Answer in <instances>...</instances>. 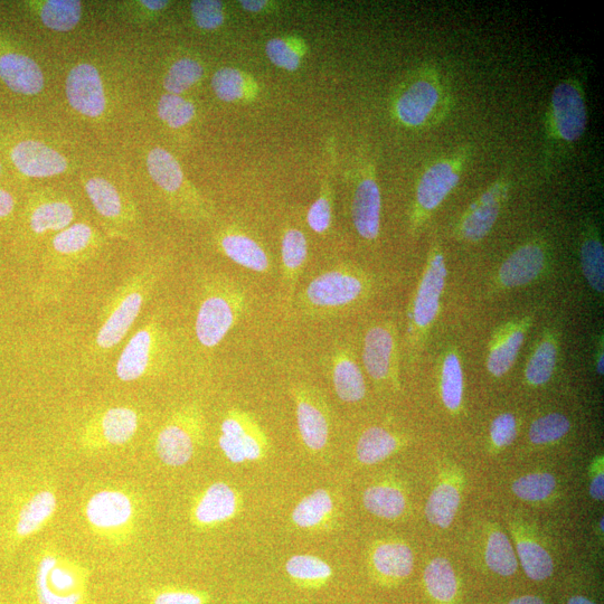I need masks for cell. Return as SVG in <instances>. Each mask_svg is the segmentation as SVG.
Listing matches in <instances>:
<instances>
[{
  "instance_id": "cell-1",
  "label": "cell",
  "mask_w": 604,
  "mask_h": 604,
  "mask_svg": "<svg viewBox=\"0 0 604 604\" xmlns=\"http://www.w3.org/2000/svg\"><path fill=\"white\" fill-rule=\"evenodd\" d=\"M162 276L158 264L132 273L113 292L102 311L101 323L94 339V348L106 354L116 348L134 327L141 311Z\"/></svg>"
},
{
  "instance_id": "cell-2",
  "label": "cell",
  "mask_w": 604,
  "mask_h": 604,
  "mask_svg": "<svg viewBox=\"0 0 604 604\" xmlns=\"http://www.w3.org/2000/svg\"><path fill=\"white\" fill-rule=\"evenodd\" d=\"M448 83L434 68H422L405 80L393 101L396 121L411 129L439 124L451 110Z\"/></svg>"
},
{
  "instance_id": "cell-3",
  "label": "cell",
  "mask_w": 604,
  "mask_h": 604,
  "mask_svg": "<svg viewBox=\"0 0 604 604\" xmlns=\"http://www.w3.org/2000/svg\"><path fill=\"white\" fill-rule=\"evenodd\" d=\"M101 245L99 232L88 223H73L68 229L53 235L44 266L46 294L59 297L68 289L79 270L96 256Z\"/></svg>"
},
{
  "instance_id": "cell-4",
  "label": "cell",
  "mask_w": 604,
  "mask_h": 604,
  "mask_svg": "<svg viewBox=\"0 0 604 604\" xmlns=\"http://www.w3.org/2000/svg\"><path fill=\"white\" fill-rule=\"evenodd\" d=\"M139 516L134 495L120 488H105L94 493L84 506V517L94 535L121 544L134 534Z\"/></svg>"
},
{
  "instance_id": "cell-5",
  "label": "cell",
  "mask_w": 604,
  "mask_h": 604,
  "mask_svg": "<svg viewBox=\"0 0 604 604\" xmlns=\"http://www.w3.org/2000/svg\"><path fill=\"white\" fill-rule=\"evenodd\" d=\"M588 126V109L581 83L573 78L555 86L546 117V138L555 148L577 144Z\"/></svg>"
},
{
  "instance_id": "cell-6",
  "label": "cell",
  "mask_w": 604,
  "mask_h": 604,
  "mask_svg": "<svg viewBox=\"0 0 604 604\" xmlns=\"http://www.w3.org/2000/svg\"><path fill=\"white\" fill-rule=\"evenodd\" d=\"M470 156V148L464 147L436 160L424 169L415 191L413 229L420 228L455 190Z\"/></svg>"
},
{
  "instance_id": "cell-7",
  "label": "cell",
  "mask_w": 604,
  "mask_h": 604,
  "mask_svg": "<svg viewBox=\"0 0 604 604\" xmlns=\"http://www.w3.org/2000/svg\"><path fill=\"white\" fill-rule=\"evenodd\" d=\"M89 573L69 558L47 552L37 565L36 594L39 604H83Z\"/></svg>"
},
{
  "instance_id": "cell-8",
  "label": "cell",
  "mask_w": 604,
  "mask_h": 604,
  "mask_svg": "<svg viewBox=\"0 0 604 604\" xmlns=\"http://www.w3.org/2000/svg\"><path fill=\"white\" fill-rule=\"evenodd\" d=\"M244 305L241 290L223 282L213 283L198 306L195 322L198 343L205 348L219 346L237 324Z\"/></svg>"
},
{
  "instance_id": "cell-9",
  "label": "cell",
  "mask_w": 604,
  "mask_h": 604,
  "mask_svg": "<svg viewBox=\"0 0 604 604\" xmlns=\"http://www.w3.org/2000/svg\"><path fill=\"white\" fill-rule=\"evenodd\" d=\"M205 421L203 413L194 405L174 412L160 428L155 439V452L168 467H183L204 445Z\"/></svg>"
},
{
  "instance_id": "cell-10",
  "label": "cell",
  "mask_w": 604,
  "mask_h": 604,
  "mask_svg": "<svg viewBox=\"0 0 604 604\" xmlns=\"http://www.w3.org/2000/svg\"><path fill=\"white\" fill-rule=\"evenodd\" d=\"M368 285L362 273L346 267L326 271L309 282L302 304L310 311L332 313L356 304Z\"/></svg>"
},
{
  "instance_id": "cell-11",
  "label": "cell",
  "mask_w": 604,
  "mask_h": 604,
  "mask_svg": "<svg viewBox=\"0 0 604 604\" xmlns=\"http://www.w3.org/2000/svg\"><path fill=\"white\" fill-rule=\"evenodd\" d=\"M219 446L233 465L266 459L271 449L267 433L248 412L231 409L224 415L220 428Z\"/></svg>"
},
{
  "instance_id": "cell-12",
  "label": "cell",
  "mask_w": 604,
  "mask_h": 604,
  "mask_svg": "<svg viewBox=\"0 0 604 604\" xmlns=\"http://www.w3.org/2000/svg\"><path fill=\"white\" fill-rule=\"evenodd\" d=\"M140 419L130 407H113L94 415L84 426L80 445L84 451H101L127 445L138 432Z\"/></svg>"
},
{
  "instance_id": "cell-13",
  "label": "cell",
  "mask_w": 604,
  "mask_h": 604,
  "mask_svg": "<svg viewBox=\"0 0 604 604\" xmlns=\"http://www.w3.org/2000/svg\"><path fill=\"white\" fill-rule=\"evenodd\" d=\"M243 507V497L237 488L216 481L198 494L190 509L191 524L197 530H211L232 521Z\"/></svg>"
},
{
  "instance_id": "cell-14",
  "label": "cell",
  "mask_w": 604,
  "mask_h": 604,
  "mask_svg": "<svg viewBox=\"0 0 604 604\" xmlns=\"http://www.w3.org/2000/svg\"><path fill=\"white\" fill-rule=\"evenodd\" d=\"M509 188L511 184L507 179L499 178L468 206L458 226L461 239L476 243L487 237L507 201Z\"/></svg>"
},
{
  "instance_id": "cell-15",
  "label": "cell",
  "mask_w": 604,
  "mask_h": 604,
  "mask_svg": "<svg viewBox=\"0 0 604 604\" xmlns=\"http://www.w3.org/2000/svg\"><path fill=\"white\" fill-rule=\"evenodd\" d=\"M447 273L440 245H434L412 306V325L418 332L428 329L439 314Z\"/></svg>"
},
{
  "instance_id": "cell-16",
  "label": "cell",
  "mask_w": 604,
  "mask_h": 604,
  "mask_svg": "<svg viewBox=\"0 0 604 604\" xmlns=\"http://www.w3.org/2000/svg\"><path fill=\"white\" fill-rule=\"evenodd\" d=\"M65 92L72 109L84 117L98 119L107 110L105 84L96 65H74L66 77Z\"/></svg>"
},
{
  "instance_id": "cell-17",
  "label": "cell",
  "mask_w": 604,
  "mask_h": 604,
  "mask_svg": "<svg viewBox=\"0 0 604 604\" xmlns=\"http://www.w3.org/2000/svg\"><path fill=\"white\" fill-rule=\"evenodd\" d=\"M296 403V417L302 445L313 453L323 452L330 438V419L327 407L313 391L305 386L292 390Z\"/></svg>"
},
{
  "instance_id": "cell-18",
  "label": "cell",
  "mask_w": 604,
  "mask_h": 604,
  "mask_svg": "<svg viewBox=\"0 0 604 604\" xmlns=\"http://www.w3.org/2000/svg\"><path fill=\"white\" fill-rule=\"evenodd\" d=\"M84 190L94 211L106 223L110 233L124 237L135 223L134 206L125 200L115 184L100 176L88 178L84 182Z\"/></svg>"
},
{
  "instance_id": "cell-19",
  "label": "cell",
  "mask_w": 604,
  "mask_h": 604,
  "mask_svg": "<svg viewBox=\"0 0 604 604\" xmlns=\"http://www.w3.org/2000/svg\"><path fill=\"white\" fill-rule=\"evenodd\" d=\"M372 578L382 587H395L409 578L414 569V554L409 544L383 540L373 544L368 556Z\"/></svg>"
},
{
  "instance_id": "cell-20",
  "label": "cell",
  "mask_w": 604,
  "mask_h": 604,
  "mask_svg": "<svg viewBox=\"0 0 604 604\" xmlns=\"http://www.w3.org/2000/svg\"><path fill=\"white\" fill-rule=\"evenodd\" d=\"M160 335V326L153 320L129 339L116 365V374L121 382H135L148 373L157 355Z\"/></svg>"
},
{
  "instance_id": "cell-21",
  "label": "cell",
  "mask_w": 604,
  "mask_h": 604,
  "mask_svg": "<svg viewBox=\"0 0 604 604\" xmlns=\"http://www.w3.org/2000/svg\"><path fill=\"white\" fill-rule=\"evenodd\" d=\"M11 158L17 171L30 178H51L69 169V160L59 150L37 140L16 144Z\"/></svg>"
},
{
  "instance_id": "cell-22",
  "label": "cell",
  "mask_w": 604,
  "mask_h": 604,
  "mask_svg": "<svg viewBox=\"0 0 604 604\" xmlns=\"http://www.w3.org/2000/svg\"><path fill=\"white\" fill-rule=\"evenodd\" d=\"M382 197L375 169H366L358 182L352 203V217L360 237L367 241L379 238L381 230Z\"/></svg>"
},
{
  "instance_id": "cell-23",
  "label": "cell",
  "mask_w": 604,
  "mask_h": 604,
  "mask_svg": "<svg viewBox=\"0 0 604 604\" xmlns=\"http://www.w3.org/2000/svg\"><path fill=\"white\" fill-rule=\"evenodd\" d=\"M546 252L540 242L526 243L502 264L498 282L506 289L523 287L535 281L545 269Z\"/></svg>"
},
{
  "instance_id": "cell-24",
  "label": "cell",
  "mask_w": 604,
  "mask_h": 604,
  "mask_svg": "<svg viewBox=\"0 0 604 604\" xmlns=\"http://www.w3.org/2000/svg\"><path fill=\"white\" fill-rule=\"evenodd\" d=\"M0 80L8 89L23 96H37L45 86L41 66L30 56L16 52L0 55Z\"/></svg>"
},
{
  "instance_id": "cell-25",
  "label": "cell",
  "mask_w": 604,
  "mask_h": 604,
  "mask_svg": "<svg viewBox=\"0 0 604 604\" xmlns=\"http://www.w3.org/2000/svg\"><path fill=\"white\" fill-rule=\"evenodd\" d=\"M531 326V318L516 320L498 330L490 345L487 367L490 374L502 377L511 370Z\"/></svg>"
},
{
  "instance_id": "cell-26",
  "label": "cell",
  "mask_w": 604,
  "mask_h": 604,
  "mask_svg": "<svg viewBox=\"0 0 604 604\" xmlns=\"http://www.w3.org/2000/svg\"><path fill=\"white\" fill-rule=\"evenodd\" d=\"M395 347L394 332L389 326L377 325L366 333L363 362L366 372L374 381L384 382L392 376Z\"/></svg>"
},
{
  "instance_id": "cell-27",
  "label": "cell",
  "mask_w": 604,
  "mask_h": 604,
  "mask_svg": "<svg viewBox=\"0 0 604 604\" xmlns=\"http://www.w3.org/2000/svg\"><path fill=\"white\" fill-rule=\"evenodd\" d=\"M335 516L333 494L320 488L300 500L291 513V522L302 531L319 532L328 530Z\"/></svg>"
},
{
  "instance_id": "cell-28",
  "label": "cell",
  "mask_w": 604,
  "mask_h": 604,
  "mask_svg": "<svg viewBox=\"0 0 604 604\" xmlns=\"http://www.w3.org/2000/svg\"><path fill=\"white\" fill-rule=\"evenodd\" d=\"M75 219V210L68 198L49 196L37 202L28 216V225L36 237L55 235L68 229Z\"/></svg>"
},
{
  "instance_id": "cell-29",
  "label": "cell",
  "mask_w": 604,
  "mask_h": 604,
  "mask_svg": "<svg viewBox=\"0 0 604 604\" xmlns=\"http://www.w3.org/2000/svg\"><path fill=\"white\" fill-rule=\"evenodd\" d=\"M217 243L224 256L238 266L258 273L269 272L271 264L267 252L249 235L230 230L222 233Z\"/></svg>"
},
{
  "instance_id": "cell-30",
  "label": "cell",
  "mask_w": 604,
  "mask_h": 604,
  "mask_svg": "<svg viewBox=\"0 0 604 604\" xmlns=\"http://www.w3.org/2000/svg\"><path fill=\"white\" fill-rule=\"evenodd\" d=\"M58 511V496L54 489L45 488L34 494L18 512L15 524V532L21 539H26L36 533L52 521Z\"/></svg>"
},
{
  "instance_id": "cell-31",
  "label": "cell",
  "mask_w": 604,
  "mask_h": 604,
  "mask_svg": "<svg viewBox=\"0 0 604 604\" xmlns=\"http://www.w3.org/2000/svg\"><path fill=\"white\" fill-rule=\"evenodd\" d=\"M363 505L368 513L386 521H395L407 511L408 502L396 481L382 480L364 490Z\"/></svg>"
},
{
  "instance_id": "cell-32",
  "label": "cell",
  "mask_w": 604,
  "mask_h": 604,
  "mask_svg": "<svg viewBox=\"0 0 604 604\" xmlns=\"http://www.w3.org/2000/svg\"><path fill=\"white\" fill-rule=\"evenodd\" d=\"M332 381L339 399L345 403L361 402L366 396V383L361 367L344 349L332 361Z\"/></svg>"
},
{
  "instance_id": "cell-33",
  "label": "cell",
  "mask_w": 604,
  "mask_h": 604,
  "mask_svg": "<svg viewBox=\"0 0 604 604\" xmlns=\"http://www.w3.org/2000/svg\"><path fill=\"white\" fill-rule=\"evenodd\" d=\"M147 171L153 182L169 196L183 198L186 178L175 156L162 147L151 149L146 158Z\"/></svg>"
},
{
  "instance_id": "cell-34",
  "label": "cell",
  "mask_w": 604,
  "mask_h": 604,
  "mask_svg": "<svg viewBox=\"0 0 604 604\" xmlns=\"http://www.w3.org/2000/svg\"><path fill=\"white\" fill-rule=\"evenodd\" d=\"M286 573L299 589L320 590L333 579L332 566L313 554H296L286 562Z\"/></svg>"
},
{
  "instance_id": "cell-35",
  "label": "cell",
  "mask_w": 604,
  "mask_h": 604,
  "mask_svg": "<svg viewBox=\"0 0 604 604\" xmlns=\"http://www.w3.org/2000/svg\"><path fill=\"white\" fill-rule=\"evenodd\" d=\"M401 448V440L382 427L366 429L356 445V458L360 464L373 466L389 459Z\"/></svg>"
},
{
  "instance_id": "cell-36",
  "label": "cell",
  "mask_w": 604,
  "mask_h": 604,
  "mask_svg": "<svg viewBox=\"0 0 604 604\" xmlns=\"http://www.w3.org/2000/svg\"><path fill=\"white\" fill-rule=\"evenodd\" d=\"M461 502L459 484L455 480L441 481L431 493L426 515L428 521L434 526L448 528L451 526L458 513Z\"/></svg>"
},
{
  "instance_id": "cell-37",
  "label": "cell",
  "mask_w": 604,
  "mask_h": 604,
  "mask_svg": "<svg viewBox=\"0 0 604 604\" xmlns=\"http://www.w3.org/2000/svg\"><path fill=\"white\" fill-rule=\"evenodd\" d=\"M216 97L223 102L233 103L257 97L258 83L251 75L235 68L217 70L212 78Z\"/></svg>"
},
{
  "instance_id": "cell-38",
  "label": "cell",
  "mask_w": 604,
  "mask_h": 604,
  "mask_svg": "<svg viewBox=\"0 0 604 604\" xmlns=\"http://www.w3.org/2000/svg\"><path fill=\"white\" fill-rule=\"evenodd\" d=\"M308 258V242L304 232L288 229L281 241L283 279L290 291L295 292L297 280Z\"/></svg>"
},
{
  "instance_id": "cell-39",
  "label": "cell",
  "mask_w": 604,
  "mask_h": 604,
  "mask_svg": "<svg viewBox=\"0 0 604 604\" xmlns=\"http://www.w3.org/2000/svg\"><path fill=\"white\" fill-rule=\"evenodd\" d=\"M424 584L430 597L440 604H453L459 592L455 570L447 559L432 560L424 570Z\"/></svg>"
},
{
  "instance_id": "cell-40",
  "label": "cell",
  "mask_w": 604,
  "mask_h": 604,
  "mask_svg": "<svg viewBox=\"0 0 604 604\" xmlns=\"http://www.w3.org/2000/svg\"><path fill=\"white\" fill-rule=\"evenodd\" d=\"M516 550L519 562L527 577L542 582L552 577L554 561L545 547L531 537L515 534Z\"/></svg>"
},
{
  "instance_id": "cell-41",
  "label": "cell",
  "mask_w": 604,
  "mask_h": 604,
  "mask_svg": "<svg viewBox=\"0 0 604 604\" xmlns=\"http://www.w3.org/2000/svg\"><path fill=\"white\" fill-rule=\"evenodd\" d=\"M82 3L78 0H46L39 3V17L53 32H71L82 18Z\"/></svg>"
},
{
  "instance_id": "cell-42",
  "label": "cell",
  "mask_w": 604,
  "mask_h": 604,
  "mask_svg": "<svg viewBox=\"0 0 604 604\" xmlns=\"http://www.w3.org/2000/svg\"><path fill=\"white\" fill-rule=\"evenodd\" d=\"M580 260L584 278L594 291L602 294L604 289V249L598 231L591 229L584 233Z\"/></svg>"
},
{
  "instance_id": "cell-43",
  "label": "cell",
  "mask_w": 604,
  "mask_h": 604,
  "mask_svg": "<svg viewBox=\"0 0 604 604\" xmlns=\"http://www.w3.org/2000/svg\"><path fill=\"white\" fill-rule=\"evenodd\" d=\"M485 562L488 569L500 577H512L517 572L518 562L514 546L504 532L494 530L489 534Z\"/></svg>"
},
{
  "instance_id": "cell-44",
  "label": "cell",
  "mask_w": 604,
  "mask_h": 604,
  "mask_svg": "<svg viewBox=\"0 0 604 604\" xmlns=\"http://www.w3.org/2000/svg\"><path fill=\"white\" fill-rule=\"evenodd\" d=\"M440 390L446 408L457 412L464 400V371L456 353H449L443 361Z\"/></svg>"
},
{
  "instance_id": "cell-45",
  "label": "cell",
  "mask_w": 604,
  "mask_h": 604,
  "mask_svg": "<svg viewBox=\"0 0 604 604\" xmlns=\"http://www.w3.org/2000/svg\"><path fill=\"white\" fill-rule=\"evenodd\" d=\"M558 363V345L552 337L544 338L536 347L525 371L526 380L534 386H541L551 380Z\"/></svg>"
},
{
  "instance_id": "cell-46",
  "label": "cell",
  "mask_w": 604,
  "mask_h": 604,
  "mask_svg": "<svg viewBox=\"0 0 604 604\" xmlns=\"http://www.w3.org/2000/svg\"><path fill=\"white\" fill-rule=\"evenodd\" d=\"M203 75L204 66L201 62L191 58L179 59L166 72L164 89L167 93L181 96L200 82Z\"/></svg>"
},
{
  "instance_id": "cell-47",
  "label": "cell",
  "mask_w": 604,
  "mask_h": 604,
  "mask_svg": "<svg viewBox=\"0 0 604 604\" xmlns=\"http://www.w3.org/2000/svg\"><path fill=\"white\" fill-rule=\"evenodd\" d=\"M307 52L304 41L296 37H278L266 45L269 60L278 68L294 72L299 69L302 58Z\"/></svg>"
},
{
  "instance_id": "cell-48",
  "label": "cell",
  "mask_w": 604,
  "mask_h": 604,
  "mask_svg": "<svg viewBox=\"0 0 604 604\" xmlns=\"http://www.w3.org/2000/svg\"><path fill=\"white\" fill-rule=\"evenodd\" d=\"M157 115L167 127L181 129L195 118L196 107L182 96L166 93L157 103Z\"/></svg>"
},
{
  "instance_id": "cell-49",
  "label": "cell",
  "mask_w": 604,
  "mask_h": 604,
  "mask_svg": "<svg viewBox=\"0 0 604 604\" xmlns=\"http://www.w3.org/2000/svg\"><path fill=\"white\" fill-rule=\"evenodd\" d=\"M556 478L549 473L528 474L514 481L512 486L516 497L526 502H543L555 492Z\"/></svg>"
},
{
  "instance_id": "cell-50",
  "label": "cell",
  "mask_w": 604,
  "mask_h": 604,
  "mask_svg": "<svg viewBox=\"0 0 604 604\" xmlns=\"http://www.w3.org/2000/svg\"><path fill=\"white\" fill-rule=\"evenodd\" d=\"M570 429L571 423L565 415L550 413L533 422L528 437L534 445H549L564 438Z\"/></svg>"
},
{
  "instance_id": "cell-51",
  "label": "cell",
  "mask_w": 604,
  "mask_h": 604,
  "mask_svg": "<svg viewBox=\"0 0 604 604\" xmlns=\"http://www.w3.org/2000/svg\"><path fill=\"white\" fill-rule=\"evenodd\" d=\"M148 599L151 604H209V593L183 587H159L149 590Z\"/></svg>"
},
{
  "instance_id": "cell-52",
  "label": "cell",
  "mask_w": 604,
  "mask_h": 604,
  "mask_svg": "<svg viewBox=\"0 0 604 604\" xmlns=\"http://www.w3.org/2000/svg\"><path fill=\"white\" fill-rule=\"evenodd\" d=\"M191 13L194 23L203 31H215L225 22L224 5L216 0H195Z\"/></svg>"
},
{
  "instance_id": "cell-53",
  "label": "cell",
  "mask_w": 604,
  "mask_h": 604,
  "mask_svg": "<svg viewBox=\"0 0 604 604\" xmlns=\"http://www.w3.org/2000/svg\"><path fill=\"white\" fill-rule=\"evenodd\" d=\"M333 222V194L329 187L323 188L320 195L307 214L309 228L317 234H324Z\"/></svg>"
},
{
  "instance_id": "cell-54",
  "label": "cell",
  "mask_w": 604,
  "mask_h": 604,
  "mask_svg": "<svg viewBox=\"0 0 604 604\" xmlns=\"http://www.w3.org/2000/svg\"><path fill=\"white\" fill-rule=\"evenodd\" d=\"M517 437V421L513 414L503 413L493 421L490 427V438L499 449L512 445Z\"/></svg>"
},
{
  "instance_id": "cell-55",
  "label": "cell",
  "mask_w": 604,
  "mask_h": 604,
  "mask_svg": "<svg viewBox=\"0 0 604 604\" xmlns=\"http://www.w3.org/2000/svg\"><path fill=\"white\" fill-rule=\"evenodd\" d=\"M597 469L593 470V476L590 483V495L593 499L601 502L604 498V474H603V458L598 460Z\"/></svg>"
},
{
  "instance_id": "cell-56",
  "label": "cell",
  "mask_w": 604,
  "mask_h": 604,
  "mask_svg": "<svg viewBox=\"0 0 604 604\" xmlns=\"http://www.w3.org/2000/svg\"><path fill=\"white\" fill-rule=\"evenodd\" d=\"M15 209V200L11 193L0 190V219L12 214Z\"/></svg>"
},
{
  "instance_id": "cell-57",
  "label": "cell",
  "mask_w": 604,
  "mask_h": 604,
  "mask_svg": "<svg viewBox=\"0 0 604 604\" xmlns=\"http://www.w3.org/2000/svg\"><path fill=\"white\" fill-rule=\"evenodd\" d=\"M141 7H144L149 13H159L164 11L169 5L165 0H141L138 3Z\"/></svg>"
},
{
  "instance_id": "cell-58",
  "label": "cell",
  "mask_w": 604,
  "mask_h": 604,
  "mask_svg": "<svg viewBox=\"0 0 604 604\" xmlns=\"http://www.w3.org/2000/svg\"><path fill=\"white\" fill-rule=\"evenodd\" d=\"M240 4L245 11L253 14L262 12L268 6L267 2H261V0H242Z\"/></svg>"
},
{
  "instance_id": "cell-59",
  "label": "cell",
  "mask_w": 604,
  "mask_h": 604,
  "mask_svg": "<svg viewBox=\"0 0 604 604\" xmlns=\"http://www.w3.org/2000/svg\"><path fill=\"white\" fill-rule=\"evenodd\" d=\"M503 604H546L541 598L536 596H523L515 598Z\"/></svg>"
},
{
  "instance_id": "cell-60",
  "label": "cell",
  "mask_w": 604,
  "mask_h": 604,
  "mask_svg": "<svg viewBox=\"0 0 604 604\" xmlns=\"http://www.w3.org/2000/svg\"><path fill=\"white\" fill-rule=\"evenodd\" d=\"M568 604H598L584 596H573L569 599Z\"/></svg>"
},
{
  "instance_id": "cell-61",
  "label": "cell",
  "mask_w": 604,
  "mask_h": 604,
  "mask_svg": "<svg viewBox=\"0 0 604 604\" xmlns=\"http://www.w3.org/2000/svg\"><path fill=\"white\" fill-rule=\"evenodd\" d=\"M603 367V353H601L597 364V371L600 375H603Z\"/></svg>"
},
{
  "instance_id": "cell-62",
  "label": "cell",
  "mask_w": 604,
  "mask_h": 604,
  "mask_svg": "<svg viewBox=\"0 0 604 604\" xmlns=\"http://www.w3.org/2000/svg\"><path fill=\"white\" fill-rule=\"evenodd\" d=\"M0 174H2V164H0Z\"/></svg>"
}]
</instances>
